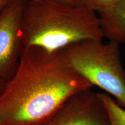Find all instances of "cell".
Wrapping results in <instances>:
<instances>
[{"mask_svg":"<svg viewBox=\"0 0 125 125\" xmlns=\"http://www.w3.org/2000/svg\"><path fill=\"white\" fill-rule=\"evenodd\" d=\"M21 37L24 46H38L49 52L81 41L104 38L94 11L85 6L51 0H26Z\"/></svg>","mask_w":125,"mask_h":125,"instance_id":"obj_2","label":"cell"},{"mask_svg":"<svg viewBox=\"0 0 125 125\" xmlns=\"http://www.w3.org/2000/svg\"><path fill=\"white\" fill-rule=\"evenodd\" d=\"M69 64L93 86L109 94L125 108V70L120 43L87 40L61 50Z\"/></svg>","mask_w":125,"mask_h":125,"instance_id":"obj_3","label":"cell"},{"mask_svg":"<svg viewBox=\"0 0 125 125\" xmlns=\"http://www.w3.org/2000/svg\"><path fill=\"white\" fill-rule=\"evenodd\" d=\"M98 16L104 38L120 44L125 43V0Z\"/></svg>","mask_w":125,"mask_h":125,"instance_id":"obj_6","label":"cell"},{"mask_svg":"<svg viewBox=\"0 0 125 125\" xmlns=\"http://www.w3.org/2000/svg\"><path fill=\"white\" fill-rule=\"evenodd\" d=\"M6 82H7V81H5L0 80V93L2 92V90L4 89Z\"/></svg>","mask_w":125,"mask_h":125,"instance_id":"obj_11","label":"cell"},{"mask_svg":"<svg viewBox=\"0 0 125 125\" xmlns=\"http://www.w3.org/2000/svg\"><path fill=\"white\" fill-rule=\"evenodd\" d=\"M26 0H13L0 13V80L15 73L24 48L21 26Z\"/></svg>","mask_w":125,"mask_h":125,"instance_id":"obj_4","label":"cell"},{"mask_svg":"<svg viewBox=\"0 0 125 125\" xmlns=\"http://www.w3.org/2000/svg\"><path fill=\"white\" fill-rule=\"evenodd\" d=\"M93 87L61 50L24 46L0 93V125H45L70 96Z\"/></svg>","mask_w":125,"mask_h":125,"instance_id":"obj_1","label":"cell"},{"mask_svg":"<svg viewBox=\"0 0 125 125\" xmlns=\"http://www.w3.org/2000/svg\"><path fill=\"white\" fill-rule=\"evenodd\" d=\"M92 89L70 96L45 125H109L100 93Z\"/></svg>","mask_w":125,"mask_h":125,"instance_id":"obj_5","label":"cell"},{"mask_svg":"<svg viewBox=\"0 0 125 125\" xmlns=\"http://www.w3.org/2000/svg\"><path fill=\"white\" fill-rule=\"evenodd\" d=\"M13 0H0V13Z\"/></svg>","mask_w":125,"mask_h":125,"instance_id":"obj_10","label":"cell"},{"mask_svg":"<svg viewBox=\"0 0 125 125\" xmlns=\"http://www.w3.org/2000/svg\"><path fill=\"white\" fill-rule=\"evenodd\" d=\"M108 114L109 125H125V108L111 96L100 93Z\"/></svg>","mask_w":125,"mask_h":125,"instance_id":"obj_7","label":"cell"},{"mask_svg":"<svg viewBox=\"0 0 125 125\" xmlns=\"http://www.w3.org/2000/svg\"><path fill=\"white\" fill-rule=\"evenodd\" d=\"M121 0H81V5L93 10L97 15L111 9Z\"/></svg>","mask_w":125,"mask_h":125,"instance_id":"obj_8","label":"cell"},{"mask_svg":"<svg viewBox=\"0 0 125 125\" xmlns=\"http://www.w3.org/2000/svg\"><path fill=\"white\" fill-rule=\"evenodd\" d=\"M63 4L73 5H81V0H51Z\"/></svg>","mask_w":125,"mask_h":125,"instance_id":"obj_9","label":"cell"}]
</instances>
